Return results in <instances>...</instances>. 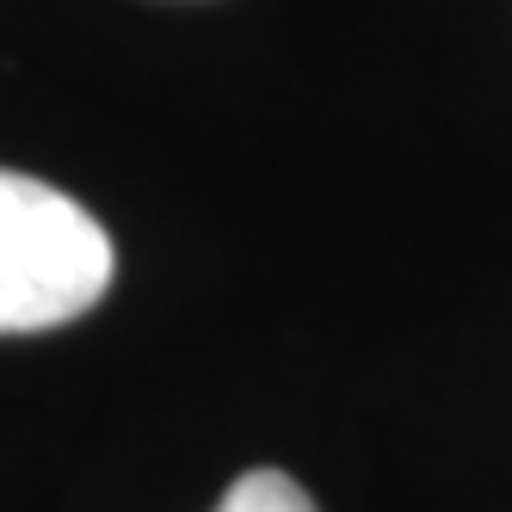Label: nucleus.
I'll return each mask as SVG.
<instances>
[{
    "instance_id": "1",
    "label": "nucleus",
    "mask_w": 512,
    "mask_h": 512,
    "mask_svg": "<svg viewBox=\"0 0 512 512\" xmlns=\"http://www.w3.org/2000/svg\"><path fill=\"white\" fill-rule=\"evenodd\" d=\"M112 284V241L31 173L0 167V334H44L87 315Z\"/></svg>"
},
{
    "instance_id": "2",
    "label": "nucleus",
    "mask_w": 512,
    "mask_h": 512,
    "mask_svg": "<svg viewBox=\"0 0 512 512\" xmlns=\"http://www.w3.org/2000/svg\"><path fill=\"white\" fill-rule=\"evenodd\" d=\"M216 512H315V500L290 482L284 469H247L241 482L216 500Z\"/></svg>"
}]
</instances>
